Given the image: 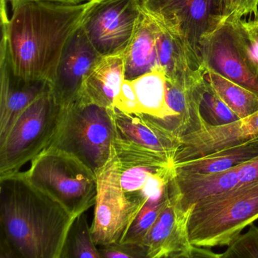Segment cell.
<instances>
[{"label":"cell","mask_w":258,"mask_h":258,"mask_svg":"<svg viewBox=\"0 0 258 258\" xmlns=\"http://www.w3.org/2000/svg\"><path fill=\"white\" fill-rule=\"evenodd\" d=\"M221 258H258V227L251 224L246 233L227 245Z\"/></svg>","instance_id":"obj_28"},{"label":"cell","mask_w":258,"mask_h":258,"mask_svg":"<svg viewBox=\"0 0 258 258\" xmlns=\"http://www.w3.org/2000/svg\"><path fill=\"white\" fill-rule=\"evenodd\" d=\"M240 186L237 166L221 172L179 173L173 171L168 183L170 200L183 216L189 218L197 203Z\"/></svg>","instance_id":"obj_13"},{"label":"cell","mask_w":258,"mask_h":258,"mask_svg":"<svg viewBox=\"0 0 258 258\" xmlns=\"http://www.w3.org/2000/svg\"><path fill=\"white\" fill-rule=\"evenodd\" d=\"M74 220L23 172L0 177V237L18 258H60Z\"/></svg>","instance_id":"obj_2"},{"label":"cell","mask_w":258,"mask_h":258,"mask_svg":"<svg viewBox=\"0 0 258 258\" xmlns=\"http://www.w3.org/2000/svg\"><path fill=\"white\" fill-rule=\"evenodd\" d=\"M156 31V21L142 12L133 38L124 53L126 80H136L160 67Z\"/></svg>","instance_id":"obj_19"},{"label":"cell","mask_w":258,"mask_h":258,"mask_svg":"<svg viewBox=\"0 0 258 258\" xmlns=\"http://www.w3.org/2000/svg\"><path fill=\"white\" fill-rule=\"evenodd\" d=\"M101 57L81 26L64 50L51 83V92L62 107L78 98L83 80Z\"/></svg>","instance_id":"obj_11"},{"label":"cell","mask_w":258,"mask_h":258,"mask_svg":"<svg viewBox=\"0 0 258 258\" xmlns=\"http://www.w3.org/2000/svg\"><path fill=\"white\" fill-rule=\"evenodd\" d=\"M140 3L144 13L181 38L199 57L201 40L223 24L221 0H140Z\"/></svg>","instance_id":"obj_8"},{"label":"cell","mask_w":258,"mask_h":258,"mask_svg":"<svg viewBox=\"0 0 258 258\" xmlns=\"http://www.w3.org/2000/svg\"><path fill=\"white\" fill-rule=\"evenodd\" d=\"M140 0H92L82 27L102 56L125 51L142 15Z\"/></svg>","instance_id":"obj_9"},{"label":"cell","mask_w":258,"mask_h":258,"mask_svg":"<svg viewBox=\"0 0 258 258\" xmlns=\"http://www.w3.org/2000/svg\"><path fill=\"white\" fill-rule=\"evenodd\" d=\"M258 0H221L223 24L242 19L248 15H257Z\"/></svg>","instance_id":"obj_29"},{"label":"cell","mask_w":258,"mask_h":258,"mask_svg":"<svg viewBox=\"0 0 258 258\" xmlns=\"http://www.w3.org/2000/svg\"><path fill=\"white\" fill-rule=\"evenodd\" d=\"M115 108L128 113H138L137 101L133 83L124 80L121 92L115 101Z\"/></svg>","instance_id":"obj_31"},{"label":"cell","mask_w":258,"mask_h":258,"mask_svg":"<svg viewBox=\"0 0 258 258\" xmlns=\"http://www.w3.org/2000/svg\"><path fill=\"white\" fill-rule=\"evenodd\" d=\"M114 147L120 167V180L124 192L133 200L145 202L141 192L154 176L172 168L171 159L117 138Z\"/></svg>","instance_id":"obj_14"},{"label":"cell","mask_w":258,"mask_h":258,"mask_svg":"<svg viewBox=\"0 0 258 258\" xmlns=\"http://www.w3.org/2000/svg\"><path fill=\"white\" fill-rule=\"evenodd\" d=\"M131 82L137 101L138 113L152 118L165 128L168 117V78L165 71L159 67Z\"/></svg>","instance_id":"obj_22"},{"label":"cell","mask_w":258,"mask_h":258,"mask_svg":"<svg viewBox=\"0 0 258 258\" xmlns=\"http://www.w3.org/2000/svg\"><path fill=\"white\" fill-rule=\"evenodd\" d=\"M204 79L220 98L240 118L245 119L258 112V95L222 76L206 71Z\"/></svg>","instance_id":"obj_23"},{"label":"cell","mask_w":258,"mask_h":258,"mask_svg":"<svg viewBox=\"0 0 258 258\" xmlns=\"http://www.w3.org/2000/svg\"><path fill=\"white\" fill-rule=\"evenodd\" d=\"M201 113L205 122L215 126L228 125L240 119L220 98L205 79L201 89Z\"/></svg>","instance_id":"obj_27"},{"label":"cell","mask_w":258,"mask_h":258,"mask_svg":"<svg viewBox=\"0 0 258 258\" xmlns=\"http://www.w3.org/2000/svg\"><path fill=\"white\" fill-rule=\"evenodd\" d=\"M199 54L205 72L213 71L258 95V78L238 52L229 23L221 24L201 40Z\"/></svg>","instance_id":"obj_12"},{"label":"cell","mask_w":258,"mask_h":258,"mask_svg":"<svg viewBox=\"0 0 258 258\" xmlns=\"http://www.w3.org/2000/svg\"><path fill=\"white\" fill-rule=\"evenodd\" d=\"M7 0H1L2 39L17 77L53 83L64 50L81 27L92 0L80 4L30 2L8 17Z\"/></svg>","instance_id":"obj_1"},{"label":"cell","mask_w":258,"mask_h":258,"mask_svg":"<svg viewBox=\"0 0 258 258\" xmlns=\"http://www.w3.org/2000/svg\"><path fill=\"white\" fill-rule=\"evenodd\" d=\"M169 199L168 186L162 192L148 197L120 242L142 243Z\"/></svg>","instance_id":"obj_24"},{"label":"cell","mask_w":258,"mask_h":258,"mask_svg":"<svg viewBox=\"0 0 258 258\" xmlns=\"http://www.w3.org/2000/svg\"><path fill=\"white\" fill-rule=\"evenodd\" d=\"M240 186L258 180V156L237 166Z\"/></svg>","instance_id":"obj_32"},{"label":"cell","mask_w":258,"mask_h":258,"mask_svg":"<svg viewBox=\"0 0 258 258\" xmlns=\"http://www.w3.org/2000/svg\"><path fill=\"white\" fill-rule=\"evenodd\" d=\"M11 5L12 9L23 4V3H30V2H53V3H65V4H80L89 0H7Z\"/></svg>","instance_id":"obj_34"},{"label":"cell","mask_w":258,"mask_h":258,"mask_svg":"<svg viewBox=\"0 0 258 258\" xmlns=\"http://www.w3.org/2000/svg\"><path fill=\"white\" fill-rule=\"evenodd\" d=\"M188 218L177 211L169 199L142 242L150 258H166L192 246L188 233Z\"/></svg>","instance_id":"obj_18"},{"label":"cell","mask_w":258,"mask_h":258,"mask_svg":"<svg viewBox=\"0 0 258 258\" xmlns=\"http://www.w3.org/2000/svg\"><path fill=\"white\" fill-rule=\"evenodd\" d=\"M166 258H221V254H217L209 248L192 245L186 251L176 253Z\"/></svg>","instance_id":"obj_33"},{"label":"cell","mask_w":258,"mask_h":258,"mask_svg":"<svg viewBox=\"0 0 258 258\" xmlns=\"http://www.w3.org/2000/svg\"><path fill=\"white\" fill-rule=\"evenodd\" d=\"M117 138L156 152L171 159L178 146V138L154 119L142 113L112 110Z\"/></svg>","instance_id":"obj_16"},{"label":"cell","mask_w":258,"mask_h":258,"mask_svg":"<svg viewBox=\"0 0 258 258\" xmlns=\"http://www.w3.org/2000/svg\"><path fill=\"white\" fill-rule=\"evenodd\" d=\"M257 219L258 180L195 204L188 218L189 240L195 246H227Z\"/></svg>","instance_id":"obj_3"},{"label":"cell","mask_w":258,"mask_h":258,"mask_svg":"<svg viewBox=\"0 0 258 258\" xmlns=\"http://www.w3.org/2000/svg\"><path fill=\"white\" fill-rule=\"evenodd\" d=\"M115 138L112 110L77 98L62 107L48 147L74 156L96 175L110 159Z\"/></svg>","instance_id":"obj_4"},{"label":"cell","mask_w":258,"mask_h":258,"mask_svg":"<svg viewBox=\"0 0 258 258\" xmlns=\"http://www.w3.org/2000/svg\"><path fill=\"white\" fill-rule=\"evenodd\" d=\"M51 91L49 82L27 80L17 77L6 51L0 48V141L6 138L27 107Z\"/></svg>","instance_id":"obj_15"},{"label":"cell","mask_w":258,"mask_h":258,"mask_svg":"<svg viewBox=\"0 0 258 258\" xmlns=\"http://www.w3.org/2000/svg\"><path fill=\"white\" fill-rule=\"evenodd\" d=\"M102 258H150L142 243H116L98 246Z\"/></svg>","instance_id":"obj_30"},{"label":"cell","mask_w":258,"mask_h":258,"mask_svg":"<svg viewBox=\"0 0 258 258\" xmlns=\"http://www.w3.org/2000/svg\"><path fill=\"white\" fill-rule=\"evenodd\" d=\"M156 43L159 65L168 80H175L198 71L205 73L199 55L181 38L158 24Z\"/></svg>","instance_id":"obj_20"},{"label":"cell","mask_w":258,"mask_h":258,"mask_svg":"<svg viewBox=\"0 0 258 258\" xmlns=\"http://www.w3.org/2000/svg\"><path fill=\"white\" fill-rule=\"evenodd\" d=\"M62 110L51 91L20 115L0 141V177L19 172L49 147Z\"/></svg>","instance_id":"obj_6"},{"label":"cell","mask_w":258,"mask_h":258,"mask_svg":"<svg viewBox=\"0 0 258 258\" xmlns=\"http://www.w3.org/2000/svg\"><path fill=\"white\" fill-rule=\"evenodd\" d=\"M60 258H102L91 234L85 214L77 217L71 225L62 248Z\"/></svg>","instance_id":"obj_25"},{"label":"cell","mask_w":258,"mask_h":258,"mask_svg":"<svg viewBox=\"0 0 258 258\" xmlns=\"http://www.w3.org/2000/svg\"><path fill=\"white\" fill-rule=\"evenodd\" d=\"M23 174L33 186L75 218L95 206L96 175L65 152L48 147L32 161L30 168Z\"/></svg>","instance_id":"obj_5"},{"label":"cell","mask_w":258,"mask_h":258,"mask_svg":"<svg viewBox=\"0 0 258 258\" xmlns=\"http://www.w3.org/2000/svg\"><path fill=\"white\" fill-rule=\"evenodd\" d=\"M0 258H18L9 244L2 237H0Z\"/></svg>","instance_id":"obj_35"},{"label":"cell","mask_w":258,"mask_h":258,"mask_svg":"<svg viewBox=\"0 0 258 258\" xmlns=\"http://www.w3.org/2000/svg\"><path fill=\"white\" fill-rule=\"evenodd\" d=\"M258 138V112L228 125H209L204 120L195 132L183 135L172 159V165L204 157Z\"/></svg>","instance_id":"obj_10"},{"label":"cell","mask_w":258,"mask_h":258,"mask_svg":"<svg viewBox=\"0 0 258 258\" xmlns=\"http://www.w3.org/2000/svg\"><path fill=\"white\" fill-rule=\"evenodd\" d=\"M124 53L101 57L83 80L79 99L109 110L115 109L125 80Z\"/></svg>","instance_id":"obj_17"},{"label":"cell","mask_w":258,"mask_h":258,"mask_svg":"<svg viewBox=\"0 0 258 258\" xmlns=\"http://www.w3.org/2000/svg\"><path fill=\"white\" fill-rule=\"evenodd\" d=\"M258 156V138L204 157L172 165L179 173L221 172L246 163Z\"/></svg>","instance_id":"obj_21"},{"label":"cell","mask_w":258,"mask_h":258,"mask_svg":"<svg viewBox=\"0 0 258 258\" xmlns=\"http://www.w3.org/2000/svg\"><path fill=\"white\" fill-rule=\"evenodd\" d=\"M233 42L243 61L258 78V18L227 22Z\"/></svg>","instance_id":"obj_26"},{"label":"cell","mask_w":258,"mask_h":258,"mask_svg":"<svg viewBox=\"0 0 258 258\" xmlns=\"http://www.w3.org/2000/svg\"><path fill=\"white\" fill-rule=\"evenodd\" d=\"M96 178V200L90 230L95 243L102 246L121 242L146 200H133L123 190L115 147Z\"/></svg>","instance_id":"obj_7"}]
</instances>
